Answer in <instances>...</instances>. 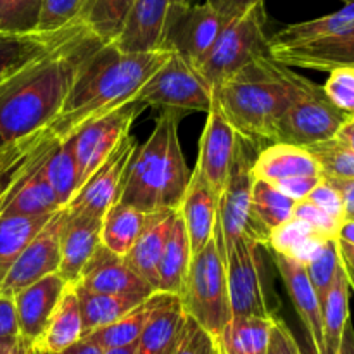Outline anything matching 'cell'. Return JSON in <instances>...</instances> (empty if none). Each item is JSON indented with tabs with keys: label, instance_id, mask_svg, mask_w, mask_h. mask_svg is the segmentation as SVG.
Wrapping results in <instances>:
<instances>
[{
	"label": "cell",
	"instance_id": "1",
	"mask_svg": "<svg viewBox=\"0 0 354 354\" xmlns=\"http://www.w3.org/2000/svg\"><path fill=\"white\" fill-rule=\"evenodd\" d=\"M102 44L83 26L0 85V149L44 130L59 116L80 68Z\"/></svg>",
	"mask_w": 354,
	"mask_h": 354
},
{
	"label": "cell",
	"instance_id": "2",
	"mask_svg": "<svg viewBox=\"0 0 354 354\" xmlns=\"http://www.w3.org/2000/svg\"><path fill=\"white\" fill-rule=\"evenodd\" d=\"M169 55L166 48L123 52L113 44H102L85 59L61 113L48 128L66 140L85 124L135 102L138 90Z\"/></svg>",
	"mask_w": 354,
	"mask_h": 354
},
{
	"label": "cell",
	"instance_id": "3",
	"mask_svg": "<svg viewBox=\"0 0 354 354\" xmlns=\"http://www.w3.org/2000/svg\"><path fill=\"white\" fill-rule=\"evenodd\" d=\"M297 75L261 57L213 88V97L239 137L254 147L277 142V128L296 97Z\"/></svg>",
	"mask_w": 354,
	"mask_h": 354
},
{
	"label": "cell",
	"instance_id": "4",
	"mask_svg": "<svg viewBox=\"0 0 354 354\" xmlns=\"http://www.w3.org/2000/svg\"><path fill=\"white\" fill-rule=\"evenodd\" d=\"M180 118L161 111L147 140L131 154L118 203L145 213L178 209L192 175L180 145Z\"/></svg>",
	"mask_w": 354,
	"mask_h": 354
},
{
	"label": "cell",
	"instance_id": "5",
	"mask_svg": "<svg viewBox=\"0 0 354 354\" xmlns=\"http://www.w3.org/2000/svg\"><path fill=\"white\" fill-rule=\"evenodd\" d=\"M59 142L47 127L0 149V214L38 216L61 207L45 175Z\"/></svg>",
	"mask_w": 354,
	"mask_h": 354
},
{
	"label": "cell",
	"instance_id": "6",
	"mask_svg": "<svg viewBox=\"0 0 354 354\" xmlns=\"http://www.w3.org/2000/svg\"><path fill=\"white\" fill-rule=\"evenodd\" d=\"M180 301L185 313L214 341L232 320L225 259L214 239L192 256Z\"/></svg>",
	"mask_w": 354,
	"mask_h": 354
},
{
	"label": "cell",
	"instance_id": "7",
	"mask_svg": "<svg viewBox=\"0 0 354 354\" xmlns=\"http://www.w3.org/2000/svg\"><path fill=\"white\" fill-rule=\"evenodd\" d=\"M265 6H256L234 17L225 26L216 44L197 71L211 88L227 82L254 61L270 57V41L265 33Z\"/></svg>",
	"mask_w": 354,
	"mask_h": 354
},
{
	"label": "cell",
	"instance_id": "8",
	"mask_svg": "<svg viewBox=\"0 0 354 354\" xmlns=\"http://www.w3.org/2000/svg\"><path fill=\"white\" fill-rule=\"evenodd\" d=\"M349 114L339 111L324 92V86L299 75L292 104L277 128V142L310 147L337 135Z\"/></svg>",
	"mask_w": 354,
	"mask_h": 354
},
{
	"label": "cell",
	"instance_id": "9",
	"mask_svg": "<svg viewBox=\"0 0 354 354\" xmlns=\"http://www.w3.org/2000/svg\"><path fill=\"white\" fill-rule=\"evenodd\" d=\"M135 102L178 116L207 113L213 104V88L194 66L171 52L168 61L138 90Z\"/></svg>",
	"mask_w": 354,
	"mask_h": 354
},
{
	"label": "cell",
	"instance_id": "10",
	"mask_svg": "<svg viewBox=\"0 0 354 354\" xmlns=\"http://www.w3.org/2000/svg\"><path fill=\"white\" fill-rule=\"evenodd\" d=\"M263 249L266 248L259 242L249 237H241L227 252L225 272L232 318H277L275 310L270 306Z\"/></svg>",
	"mask_w": 354,
	"mask_h": 354
},
{
	"label": "cell",
	"instance_id": "11",
	"mask_svg": "<svg viewBox=\"0 0 354 354\" xmlns=\"http://www.w3.org/2000/svg\"><path fill=\"white\" fill-rule=\"evenodd\" d=\"M256 154L258 147L249 144L242 137L237 138V147L232 159L227 183L218 203L216 223L213 232V239L223 259H227V252L230 251L232 245L244 237L251 221V196L252 183H254L252 165Z\"/></svg>",
	"mask_w": 354,
	"mask_h": 354
},
{
	"label": "cell",
	"instance_id": "12",
	"mask_svg": "<svg viewBox=\"0 0 354 354\" xmlns=\"http://www.w3.org/2000/svg\"><path fill=\"white\" fill-rule=\"evenodd\" d=\"M142 107L138 102H130L106 116L99 118L93 123L80 128L71 138L75 152L76 171H78V189L93 175L102 162L107 161L116 151L127 135H130L131 124L140 114ZM78 192V190H76Z\"/></svg>",
	"mask_w": 354,
	"mask_h": 354
},
{
	"label": "cell",
	"instance_id": "13",
	"mask_svg": "<svg viewBox=\"0 0 354 354\" xmlns=\"http://www.w3.org/2000/svg\"><path fill=\"white\" fill-rule=\"evenodd\" d=\"M66 213V207L55 211L40 234L26 245L0 282V294L14 297L31 283L59 272L61 232L64 227Z\"/></svg>",
	"mask_w": 354,
	"mask_h": 354
},
{
	"label": "cell",
	"instance_id": "14",
	"mask_svg": "<svg viewBox=\"0 0 354 354\" xmlns=\"http://www.w3.org/2000/svg\"><path fill=\"white\" fill-rule=\"evenodd\" d=\"M230 21V17H225L207 2L196 6L187 3L173 21L162 48L175 52L190 66L199 69Z\"/></svg>",
	"mask_w": 354,
	"mask_h": 354
},
{
	"label": "cell",
	"instance_id": "15",
	"mask_svg": "<svg viewBox=\"0 0 354 354\" xmlns=\"http://www.w3.org/2000/svg\"><path fill=\"white\" fill-rule=\"evenodd\" d=\"M137 147L138 142L135 140V137H131V133L127 135L116 147V151L107 158V161L102 162L93 171V175L80 187L66 209L73 211V213L102 218L109 211V207L114 206L120 199L124 171H127L131 154Z\"/></svg>",
	"mask_w": 354,
	"mask_h": 354
},
{
	"label": "cell",
	"instance_id": "16",
	"mask_svg": "<svg viewBox=\"0 0 354 354\" xmlns=\"http://www.w3.org/2000/svg\"><path fill=\"white\" fill-rule=\"evenodd\" d=\"M187 0H135L120 37L113 41L123 52L162 48L165 38Z\"/></svg>",
	"mask_w": 354,
	"mask_h": 354
},
{
	"label": "cell",
	"instance_id": "17",
	"mask_svg": "<svg viewBox=\"0 0 354 354\" xmlns=\"http://www.w3.org/2000/svg\"><path fill=\"white\" fill-rule=\"evenodd\" d=\"M78 286L88 292L114 294V296L149 297L156 290L124 261L123 256L114 254L113 251L100 244L83 268Z\"/></svg>",
	"mask_w": 354,
	"mask_h": 354
},
{
	"label": "cell",
	"instance_id": "18",
	"mask_svg": "<svg viewBox=\"0 0 354 354\" xmlns=\"http://www.w3.org/2000/svg\"><path fill=\"white\" fill-rule=\"evenodd\" d=\"M239 135L228 123L227 116L213 97L209 111H207L206 127L199 142V158L197 168L203 171L214 194L221 196L227 183L228 171H230L232 159H234L235 147H237Z\"/></svg>",
	"mask_w": 354,
	"mask_h": 354
},
{
	"label": "cell",
	"instance_id": "19",
	"mask_svg": "<svg viewBox=\"0 0 354 354\" xmlns=\"http://www.w3.org/2000/svg\"><path fill=\"white\" fill-rule=\"evenodd\" d=\"M270 59L287 68L334 71L354 68V26L334 37L289 48H270Z\"/></svg>",
	"mask_w": 354,
	"mask_h": 354
},
{
	"label": "cell",
	"instance_id": "20",
	"mask_svg": "<svg viewBox=\"0 0 354 354\" xmlns=\"http://www.w3.org/2000/svg\"><path fill=\"white\" fill-rule=\"evenodd\" d=\"M268 252L272 254L273 263H275L277 270H279L280 277L286 283L290 301H292L294 308H296L297 315H299L301 322L306 328L315 354H325L320 301H318L317 292L311 286L306 266L301 265L296 259L289 258V256L279 254V252H273L270 249Z\"/></svg>",
	"mask_w": 354,
	"mask_h": 354
},
{
	"label": "cell",
	"instance_id": "21",
	"mask_svg": "<svg viewBox=\"0 0 354 354\" xmlns=\"http://www.w3.org/2000/svg\"><path fill=\"white\" fill-rule=\"evenodd\" d=\"M220 197L199 168L192 169L189 187L178 206V214L185 227L192 256L197 254L213 239Z\"/></svg>",
	"mask_w": 354,
	"mask_h": 354
},
{
	"label": "cell",
	"instance_id": "22",
	"mask_svg": "<svg viewBox=\"0 0 354 354\" xmlns=\"http://www.w3.org/2000/svg\"><path fill=\"white\" fill-rule=\"evenodd\" d=\"M68 286L59 273H52L14 296L19 335L31 346L41 335Z\"/></svg>",
	"mask_w": 354,
	"mask_h": 354
},
{
	"label": "cell",
	"instance_id": "23",
	"mask_svg": "<svg viewBox=\"0 0 354 354\" xmlns=\"http://www.w3.org/2000/svg\"><path fill=\"white\" fill-rule=\"evenodd\" d=\"M86 26L80 17L55 31L0 33V85L14 73Z\"/></svg>",
	"mask_w": 354,
	"mask_h": 354
},
{
	"label": "cell",
	"instance_id": "24",
	"mask_svg": "<svg viewBox=\"0 0 354 354\" xmlns=\"http://www.w3.org/2000/svg\"><path fill=\"white\" fill-rule=\"evenodd\" d=\"M100 227H102V218L73 213V211L66 213L64 227L61 232V263L57 273L68 283L78 282L88 259L102 244Z\"/></svg>",
	"mask_w": 354,
	"mask_h": 354
},
{
	"label": "cell",
	"instance_id": "25",
	"mask_svg": "<svg viewBox=\"0 0 354 354\" xmlns=\"http://www.w3.org/2000/svg\"><path fill=\"white\" fill-rule=\"evenodd\" d=\"M252 175L256 180L273 185L282 180L322 176V171L306 147L275 142L259 149L252 165Z\"/></svg>",
	"mask_w": 354,
	"mask_h": 354
},
{
	"label": "cell",
	"instance_id": "26",
	"mask_svg": "<svg viewBox=\"0 0 354 354\" xmlns=\"http://www.w3.org/2000/svg\"><path fill=\"white\" fill-rule=\"evenodd\" d=\"M294 207L296 203L277 190L272 183L254 178L251 196V221L244 237L252 239L268 248L270 234L292 220Z\"/></svg>",
	"mask_w": 354,
	"mask_h": 354
},
{
	"label": "cell",
	"instance_id": "27",
	"mask_svg": "<svg viewBox=\"0 0 354 354\" xmlns=\"http://www.w3.org/2000/svg\"><path fill=\"white\" fill-rule=\"evenodd\" d=\"M83 339V320L75 287L69 283L62 294L50 320L40 337L33 342V349L40 354H55L71 348Z\"/></svg>",
	"mask_w": 354,
	"mask_h": 354
},
{
	"label": "cell",
	"instance_id": "28",
	"mask_svg": "<svg viewBox=\"0 0 354 354\" xmlns=\"http://www.w3.org/2000/svg\"><path fill=\"white\" fill-rule=\"evenodd\" d=\"M173 296L165 292H154L147 297V299L142 301L140 304L133 308L131 311H128L123 318H120L114 324L107 325V327L99 328V330L92 332V334L85 335L83 339L90 342H95L99 348L106 349L113 348H124V346L137 344L138 337L144 332V328L147 327L149 320L152 318V315L159 310V308L165 306Z\"/></svg>",
	"mask_w": 354,
	"mask_h": 354
},
{
	"label": "cell",
	"instance_id": "29",
	"mask_svg": "<svg viewBox=\"0 0 354 354\" xmlns=\"http://www.w3.org/2000/svg\"><path fill=\"white\" fill-rule=\"evenodd\" d=\"M185 322L187 313L182 301L173 296L152 315L135 344V354H175Z\"/></svg>",
	"mask_w": 354,
	"mask_h": 354
},
{
	"label": "cell",
	"instance_id": "30",
	"mask_svg": "<svg viewBox=\"0 0 354 354\" xmlns=\"http://www.w3.org/2000/svg\"><path fill=\"white\" fill-rule=\"evenodd\" d=\"M175 211H162L138 237L131 251L124 256V261L158 292V268L168 241L169 230L175 221Z\"/></svg>",
	"mask_w": 354,
	"mask_h": 354
},
{
	"label": "cell",
	"instance_id": "31",
	"mask_svg": "<svg viewBox=\"0 0 354 354\" xmlns=\"http://www.w3.org/2000/svg\"><path fill=\"white\" fill-rule=\"evenodd\" d=\"M159 213H145L128 204L116 203L102 216L100 242L118 256H127L145 228Z\"/></svg>",
	"mask_w": 354,
	"mask_h": 354
},
{
	"label": "cell",
	"instance_id": "32",
	"mask_svg": "<svg viewBox=\"0 0 354 354\" xmlns=\"http://www.w3.org/2000/svg\"><path fill=\"white\" fill-rule=\"evenodd\" d=\"M190 261H192L190 242L189 237H187L182 218H180L178 211H176L175 221H173L165 251H162L161 261H159L158 292L182 297L183 289H185L187 275H189Z\"/></svg>",
	"mask_w": 354,
	"mask_h": 354
},
{
	"label": "cell",
	"instance_id": "33",
	"mask_svg": "<svg viewBox=\"0 0 354 354\" xmlns=\"http://www.w3.org/2000/svg\"><path fill=\"white\" fill-rule=\"evenodd\" d=\"M351 26H354V3H346V7H342L337 12L282 28L272 38H268L270 48H289L313 44V41L342 33Z\"/></svg>",
	"mask_w": 354,
	"mask_h": 354
},
{
	"label": "cell",
	"instance_id": "34",
	"mask_svg": "<svg viewBox=\"0 0 354 354\" xmlns=\"http://www.w3.org/2000/svg\"><path fill=\"white\" fill-rule=\"evenodd\" d=\"M275 318L235 317L223 328L216 342L220 354H266Z\"/></svg>",
	"mask_w": 354,
	"mask_h": 354
},
{
	"label": "cell",
	"instance_id": "35",
	"mask_svg": "<svg viewBox=\"0 0 354 354\" xmlns=\"http://www.w3.org/2000/svg\"><path fill=\"white\" fill-rule=\"evenodd\" d=\"M80 301L83 320V337L99 328L114 324L123 318L128 311L133 310L137 304L147 297H131V296H114V294H97L88 292L78 286H73Z\"/></svg>",
	"mask_w": 354,
	"mask_h": 354
},
{
	"label": "cell",
	"instance_id": "36",
	"mask_svg": "<svg viewBox=\"0 0 354 354\" xmlns=\"http://www.w3.org/2000/svg\"><path fill=\"white\" fill-rule=\"evenodd\" d=\"M54 213L38 214V216L0 214V282Z\"/></svg>",
	"mask_w": 354,
	"mask_h": 354
},
{
	"label": "cell",
	"instance_id": "37",
	"mask_svg": "<svg viewBox=\"0 0 354 354\" xmlns=\"http://www.w3.org/2000/svg\"><path fill=\"white\" fill-rule=\"evenodd\" d=\"M349 320H351L349 318V282L341 263L330 292L322 306L325 354L339 353L342 334Z\"/></svg>",
	"mask_w": 354,
	"mask_h": 354
},
{
	"label": "cell",
	"instance_id": "38",
	"mask_svg": "<svg viewBox=\"0 0 354 354\" xmlns=\"http://www.w3.org/2000/svg\"><path fill=\"white\" fill-rule=\"evenodd\" d=\"M135 0H83L80 19L104 44L120 37Z\"/></svg>",
	"mask_w": 354,
	"mask_h": 354
},
{
	"label": "cell",
	"instance_id": "39",
	"mask_svg": "<svg viewBox=\"0 0 354 354\" xmlns=\"http://www.w3.org/2000/svg\"><path fill=\"white\" fill-rule=\"evenodd\" d=\"M325 241L328 239L318 237L304 221L292 218L270 234L268 249L306 265Z\"/></svg>",
	"mask_w": 354,
	"mask_h": 354
},
{
	"label": "cell",
	"instance_id": "40",
	"mask_svg": "<svg viewBox=\"0 0 354 354\" xmlns=\"http://www.w3.org/2000/svg\"><path fill=\"white\" fill-rule=\"evenodd\" d=\"M45 175L57 196L59 206L66 207L78 190V171H76L75 152L71 138H66L48 156Z\"/></svg>",
	"mask_w": 354,
	"mask_h": 354
},
{
	"label": "cell",
	"instance_id": "41",
	"mask_svg": "<svg viewBox=\"0 0 354 354\" xmlns=\"http://www.w3.org/2000/svg\"><path fill=\"white\" fill-rule=\"evenodd\" d=\"M318 162L322 176L327 180H354V152L337 138L318 142L306 147Z\"/></svg>",
	"mask_w": 354,
	"mask_h": 354
},
{
	"label": "cell",
	"instance_id": "42",
	"mask_svg": "<svg viewBox=\"0 0 354 354\" xmlns=\"http://www.w3.org/2000/svg\"><path fill=\"white\" fill-rule=\"evenodd\" d=\"M306 272L310 277V282L317 292L320 308L324 306L328 292L332 289L337 270L341 266V256H339L337 239H328L320 245L313 258L306 263Z\"/></svg>",
	"mask_w": 354,
	"mask_h": 354
},
{
	"label": "cell",
	"instance_id": "43",
	"mask_svg": "<svg viewBox=\"0 0 354 354\" xmlns=\"http://www.w3.org/2000/svg\"><path fill=\"white\" fill-rule=\"evenodd\" d=\"M41 0H0V33L38 31Z\"/></svg>",
	"mask_w": 354,
	"mask_h": 354
},
{
	"label": "cell",
	"instance_id": "44",
	"mask_svg": "<svg viewBox=\"0 0 354 354\" xmlns=\"http://www.w3.org/2000/svg\"><path fill=\"white\" fill-rule=\"evenodd\" d=\"M324 92L339 111L354 116V68H339L328 73Z\"/></svg>",
	"mask_w": 354,
	"mask_h": 354
},
{
	"label": "cell",
	"instance_id": "45",
	"mask_svg": "<svg viewBox=\"0 0 354 354\" xmlns=\"http://www.w3.org/2000/svg\"><path fill=\"white\" fill-rule=\"evenodd\" d=\"M83 0H41L38 31H55L80 16Z\"/></svg>",
	"mask_w": 354,
	"mask_h": 354
},
{
	"label": "cell",
	"instance_id": "46",
	"mask_svg": "<svg viewBox=\"0 0 354 354\" xmlns=\"http://www.w3.org/2000/svg\"><path fill=\"white\" fill-rule=\"evenodd\" d=\"M292 218L304 221L322 239H337L339 228L342 225L306 199L296 203Z\"/></svg>",
	"mask_w": 354,
	"mask_h": 354
},
{
	"label": "cell",
	"instance_id": "47",
	"mask_svg": "<svg viewBox=\"0 0 354 354\" xmlns=\"http://www.w3.org/2000/svg\"><path fill=\"white\" fill-rule=\"evenodd\" d=\"M216 351L214 339L187 315L185 327L175 354H216Z\"/></svg>",
	"mask_w": 354,
	"mask_h": 354
},
{
	"label": "cell",
	"instance_id": "48",
	"mask_svg": "<svg viewBox=\"0 0 354 354\" xmlns=\"http://www.w3.org/2000/svg\"><path fill=\"white\" fill-rule=\"evenodd\" d=\"M306 201L308 203L315 204L317 207H320L324 213H327L328 216L337 220L339 223H342V221L346 220L344 203H342L341 194H339L337 189L325 178H322V182L311 190L310 196L306 197Z\"/></svg>",
	"mask_w": 354,
	"mask_h": 354
},
{
	"label": "cell",
	"instance_id": "49",
	"mask_svg": "<svg viewBox=\"0 0 354 354\" xmlns=\"http://www.w3.org/2000/svg\"><path fill=\"white\" fill-rule=\"evenodd\" d=\"M266 354H303L290 328L280 318H275V322H273L268 353Z\"/></svg>",
	"mask_w": 354,
	"mask_h": 354
},
{
	"label": "cell",
	"instance_id": "50",
	"mask_svg": "<svg viewBox=\"0 0 354 354\" xmlns=\"http://www.w3.org/2000/svg\"><path fill=\"white\" fill-rule=\"evenodd\" d=\"M324 176H306V178H290V180H282V182L273 183L277 190H280L282 194H286L287 197L294 201V203H299L304 201L310 196L311 190L322 182Z\"/></svg>",
	"mask_w": 354,
	"mask_h": 354
},
{
	"label": "cell",
	"instance_id": "51",
	"mask_svg": "<svg viewBox=\"0 0 354 354\" xmlns=\"http://www.w3.org/2000/svg\"><path fill=\"white\" fill-rule=\"evenodd\" d=\"M9 337H19L16 304L12 296L0 294V339Z\"/></svg>",
	"mask_w": 354,
	"mask_h": 354
},
{
	"label": "cell",
	"instance_id": "52",
	"mask_svg": "<svg viewBox=\"0 0 354 354\" xmlns=\"http://www.w3.org/2000/svg\"><path fill=\"white\" fill-rule=\"evenodd\" d=\"M206 2L213 9H216L218 12L223 14L225 17L234 19V17H239L244 12H248L252 7L265 3V0H206Z\"/></svg>",
	"mask_w": 354,
	"mask_h": 354
},
{
	"label": "cell",
	"instance_id": "53",
	"mask_svg": "<svg viewBox=\"0 0 354 354\" xmlns=\"http://www.w3.org/2000/svg\"><path fill=\"white\" fill-rule=\"evenodd\" d=\"M327 182H330L341 194L346 220H354V180H327Z\"/></svg>",
	"mask_w": 354,
	"mask_h": 354
},
{
	"label": "cell",
	"instance_id": "54",
	"mask_svg": "<svg viewBox=\"0 0 354 354\" xmlns=\"http://www.w3.org/2000/svg\"><path fill=\"white\" fill-rule=\"evenodd\" d=\"M337 245H339V256H341L342 268H344L346 277H348L349 289L354 290V245L346 244V242L339 241V239H337Z\"/></svg>",
	"mask_w": 354,
	"mask_h": 354
},
{
	"label": "cell",
	"instance_id": "55",
	"mask_svg": "<svg viewBox=\"0 0 354 354\" xmlns=\"http://www.w3.org/2000/svg\"><path fill=\"white\" fill-rule=\"evenodd\" d=\"M33 346L23 337L0 339V354H31Z\"/></svg>",
	"mask_w": 354,
	"mask_h": 354
},
{
	"label": "cell",
	"instance_id": "56",
	"mask_svg": "<svg viewBox=\"0 0 354 354\" xmlns=\"http://www.w3.org/2000/svg\"><path fill=\"white\" fill-rule=\"evenodd\" d=\"M55 354H104V349L99 348L95 342H90L86 341V339H82V341L76 342V344L71 346V348Z\"/></svg>",
	"mask_w": 354,
	"mask_h": 354
},
{
	"label": "cell",
	"instance_id": "57",
	"mask_svg": "<svg viewBox=\"0 0 354 354\" xmlns=\"http://www.w3.org/2000/svg\"><path fill=\"white\" fill-rule=\"evenodd\" d=\"M334 138H337L342 145H346L354 152V116H349V120L342 124Z\"/></svg>",
	"mask_w": 354,
	"mask_h": 354
},
{
	"label": "cell",
	"instance_id": "58",
	"mask_svg": "<svg viewBox=\"0 0 354 354\" xmlns=\"http://www.w3.org/2000/svg\"><path fill=\"white\" fill-rule=\"evenodd\" d=\"M337 354H354V328L351 320L346 325L344 334H342L341 348H339Z\"/></svg>",
	"mask_w": 354,
	"mask_h": 354
},
{
	"label": "cell",
	"instance_id": "59",
	"mask_svg": "<svg viewBox=\"0 0 354 354\" xmlns=\"http://www.w3.org/2000/svg\"><path fill=\"white\" fill-rule=\"evenodd\" d=\"M339 241L346 242V244L354 245V220H344L337 234Z\"/></svg>",
	"mask_w": 354,
	"mask_h": 354
},
{
	"label": "cell",
	"instance_id": "60",
	"mask_svg": "<svg viewBox=\"0 0 354 354\" xmlns=\"http://www.w3.org/2000/svg\"><path fill=\"white\" fill-rule=\"evenodd\" d=\"M104 354H135V344L124 346V348L106 349V351H104Z\"/></svg>",
	"mask_w": 354,
	"mask_h": 354
},
{
	"label": "cell",
	"instance_id": "61",
	"mask_svg": "<svg viewBox=\"0 0 354 354\" xmlns=\"http://www.w3.org/2000/svg\"><path fill=\"white\" fill-rule=\"evenodd\" d=\"M342 2H346V3H354V0H342Z\"/></svg>",
	"mask_w": 354,
	"mask_h": 354
},
{
	"label": "cell",
	"instance_id": "62",
	"mask_svg": "<svg viewBox=\"0 0 354 354\" xmlns=\"http://www.w3.org/2000/svg\"><path fill=\"white\" fill-rule=\"evenodd\" d=\"M31 354H40V353H38V351H35V349H33V351H31Z\"/></svg>",
	"mask_w": 354,
	"mask_h": 354
},
{
	"label": "cell",
	"instance_id": "63",
	"mask_svg": "<svg viewBox=\"0 0 354 354\" xmlns=\"http://www.w3.org/2000/svg\"><path fill=\"white\" fill-rule=\"evenodd\" d=\"M216 354H220V353H218V351H216Z\"/></svg>",
	"mask_w": 354,
	"mask_h": 354
}]
</instances>
